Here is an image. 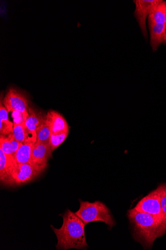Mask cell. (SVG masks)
<instances>
[{"instance_id":"obj_1","label":"cell","mask_w":166,"mask_h":250,"mask_svg":"<svg viewBox=\"0 0 166 250\" xmlns=\"http://www.w3.org/2000/svg\"><path fill=\"white\" fill-rule=\"evenodd\" d=\"M128 216L134 239L145 249H151L155 241L166 234V222L150 214L133 208L129 211Z\"/></svg>"},{"instance_id":"obj_12","label":"cell","mask_w":166,"mask_h":250,"mask_svg":"<svg viewBox=\"0 0 166 250\" xmlns=\"http://www.w3.org/2000/svg\"><path fill=\"white\" fill-rule=\"evenodd\" d=\"M16 164L15 158L6 154L0 149V179L4 181L9 175Z\"/></svg>"},{"instance_id":"obj_9","label":"cell","mask_w":166,"mask_h":250,"mask_svg":"<svg viewBox=\"0 0 166 250\" xmlns=\"http://www.w3.org/2000/svg\"><path fill=\"white\" fill-rule=\"evenodd\" d=\"M52 152L50 144L36 143L33 148L32 163L47 166V162Z\"/></svg>"},{"instance_id":"obj_5","label":"cell","mask_w":166,"mask_h":250,"mask_svg":"<svg viewBox=\"0 0 166 250\" xmlns=\"http://www.w3.org/2000/svg\"><path fill=\"white\" fill-rule=\"evenodd\" d=\"M134 209L139 212L150 214L166 222L162 211L160 194L158 188L140 200Z\"/></svg>"},{"instance_id":"obj_3","label":"cell","mask_w":166,"mask_h":250,"mask_svg":"<svg viewBox=\"0 0 166 250\" xmlns=\"http://www.w3.org/2000/svg\"><path fill=\"white\" fill-rule=\"evenodd\" d=\"M80 207L75 213L86 225L100 221L108 225L110 229L115 225L111 212L105 204L100 201L94 202L80 201Z\"/></svg>"},{"instance_id":"obj_13","label":"cell","mask_w":166,"mask_h":250,"mask_svg":"<svg viewBox=\"0 0 166 250\" xmlns=\"http://www.w3.org/2000/svg\"><path fill=\"white\" fill-rule=\"evenodd\" d=\"M0 149L15 158L16 153L22 144L14 138L13 133L8 136H0Z\"/></svg>"},{"instance_id":"obj_15","label":"cell","mask_w":166,"mask_h":250,"mask_svg":"<svg viewBox=\"0 0 166 250\" xmlns=\"http://www.w3.org/2000/svg\"><path fill=\"white\" fill-rule=\"evenodd\" d=\"M14 125L9 120L8 110L2 104H0V133L1 136H8L13 133Z\"/></svg>"},{"instance_id":"obj_16","label":"cell","mask_w":166,"mask_h":250,"mask_svg":"<svg viewBox=\"0 0 166 250\" xmlns=\"http://www.w3.org/2000/svg\"><path fill=\"white\" fill-rule=\"evenodd\" d=\"M29 117L25 121L26 126L30 133L37 139V129L41 122L45 118L41 113L35 111L32 108H29Z\"/></svg>"},{"instance_id":"obj_4","label":"cell","mask_w":166,"mask_h":250,"mask_svg":"<svg viewBox=\"0 0 166 250\" xmlns=\"http://www.w3.org/2000/svg\"><path fill=\"white\" fill-rule=\"evenodd\" d=\"M46 167L32 163L16 164L9 175L2 183L12 187L25 185L37 177Z\"/></svg>"},{"instance_id":"obj_11","label":"cell","mask_w":166,"mask_h":250,"mask_svg":"<svg viewBox=\"0 0 166 250\" xmlns=\"http://www.w3.org/2000/svg\"><path fill=\"white\" fill-rule=\"evenodd\" d=\"M13 134L14 138L21 144L30 143L35 144L37 141V139L34 138L28 130L25 122L14 124Z\"/></svg>"},{"instance_id":"obj_21","label":"cell","mask_w":166,"mask_h":250,"mask_svg":"<svg viewBox=\"0 0 166 250\" xmlns=\"http://www.w3.org/2000/svg\"><path fill=\"white\" fill-rule=\"evenodd\" d=\"M165 42H166V40H165Z\"/></svg>"},{"instance_id":"obj_20","label":"cell","mask_w":166,"mask_h":250,"mask_svg":"<svg viewBox=\"0 0 166 250\" xmlns=\"http://www.w3.org/2000/svg\"><path fill=\"white\" fill-rule=\"evenodd\" d=\"M158 188L160 194L162 211L166 221V184L159 186Z\"/></svg>"},{"instance_id":"obj_2","label":"cell","mask_w":166,"mask_h":250,"mask_svg":"<svg viewBox=\"0 0 166 250\" xmlns=\"http://www.w3.org/2000/svg\"><path fill=\"white\" fill-rule=\"evenodd\" d=\"M63 224L60 229L51 227L57 239V250L84 249L88 247L83 221L75 213L67 210L63 215Z\"/></svg>"},{"instance_id":"obj_14","label":"cell","mask_w":166,"mask_h":250,"mask_svg":"<svg viewBox=\"0 0 166 250\" xmlns=\"http://www.w3.org/2000/svg\"><path fill=\"white\" fill-rule=\"evenodd\" d=\"M35 145L30 143L21 145L15 155L16 164L32 163V151Z\"/></svg>"},{"instance_id":"obj_8","label":"cell","mask_w":166,"mask_h":250,"mask_svg":"<svg viewBox=\"0 0 166 250\" xmlns=\"http://www.w3.org/2000/svg\"><path fill=\"white\" fill-rule=\"evenodd\" d=\"M46 120L50 127L52 134H59L69 132V128L67 121L58 112L49 111L46 116Z\"/></svg>"},{"instance_id":"obj_7","label":"cell","mask_w":166,"mask_h":250,"mask_svg":"<svg viewBox=\"0 0 166 250\" xmlns=\"http://www.w3.org/2000/svg\"><path fill=\"white\" fill-rule=\"evenodd\" d=\"M161 0H135V17L138 23L146 38H148V34L147 28V19L152 13Z\"/></svg>"},{"instance_id":"obj_19","label":"cell","mask_w":166,"mask_h":250,"mask_svg":"<svg viewBox=\"0 0 166 250\" xmlns=\"http://www.w3.org/2000/svg\"><path fill=\"white\" fill-rule=\"evenodd\" d=\"M69 132L59 134H52L50 138V145L53 152L57 148L67 139Z\"/></svg>"},{"instance_id":"obj_6","label":"cell","mask_w":166,"mask_h":250,"mask_svg":"<svg viewBox=\"0 0 166 250\" xmlns=\"http://www.w3.org/2000/svg\"><path fill=\"white\" fill-rule=\"evenodd\" d=\"M3 103L8 111L21 113L25 121L28 119L29 101L26 96L18 90L12 88L10 89Z\"/></svg>"},{"instance_id":"obj_17","label":"cell","mask_w":166,"mask_h":250,"mask_svg":"<svg viewBox=\"0 0 166 250\" xmlns=\"http://www.w3.org/2000/svg\"><path fill=\"white\" fill-rule=\"evenodd\" d=\"M148 18L151 23L166 24V1L161 0Z\"/></svg>"},{"instance_id":"obj_18","label":"cell","mask_w":166,"mask_h":250,"mask_svg":"<svg viewBox=\"0 0 166 250\" xmlns=\"http://www.w3.org/2000/svg\"><path fill=\"white\" fill-rule=\"evenodd\" d=\"M38 143L50 144L51 130L45 118L41 122L37 129Z\"/></svg>"},{"instance_id":"obj_10","label":"cell","mask_w":166,"mask_h":250,"mask_svg":"<svg viewBox=\"0 0 166 250\" xmlns=\"http://www.w3.org/2000/svg\"><path fill=\"white\" fill-rule=\"evenodd\" d=\"M150 44L153 51H156L160 44L165 42L166 24H159L149 22Z\"/></svg>"}]
</instances>
